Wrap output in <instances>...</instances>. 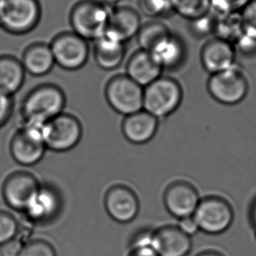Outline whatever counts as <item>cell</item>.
Listing matches in <instances>:
<instances>
[{"mask_svg":"<svg viewBox=\"0 0 256 256\" xmlns=\"http://www.w3.org/2000/svg\"><path fill=\"white\" fill-rule=\"evenodd\" d=\"M160 120L144 110L125 116L122 132L125 138L134 144L149 142L156 135Z\"/></svg>","mask_w":256,"mask_h":256,"instance_id":"e0dca14e","label":"cell"},{"mask_svg":"<svg viewBox=\"0 0 256 256\" xmlns=\"http://www.w3.org/2000/svg\"><path fill=\"white\" fill-rule=\"evenodd\" d=\"M21 62L26 72L34 76L48 74L56 65L50 46L42 42L28 46L23 52Z\"/></svg>","mask_w":256,"mask_h":256,"instance_id":"44dd1931","label":"cell"},{"mask_svg":"<svg viewBox=\"0 0 256 256\" xmlns=\"http://www.w3.org/2000/svg\"><path fill=\"white\" fill-rule=\"evenodd\" d=\"M110 12L98 0H80L70 12L72 32L86 40H96L104 36Z\"/></svg>","mask_w":256,"mask_h":256,"instance_id":"7a4b0ae2","label":"cell"},{"mask_svg":"<svg viewBox=\"0 0 256 256\" xmlns=\"http://www.w3.org/2000/svg\"><path fill=\"white\" fill-rule=\"evenodd\" d=\"M194 218L202 232L208 234H220L232 225L234 210L225 198L210 196L200 200Z\"/></svg>","mask_w":256,"mask_h":256,"instance_id":"9c48e42d","label":"cell"},{"mask_svg":"<svg viewBox=\"0 0 256 256\" xmlns=\"http://www.w3.org/2000/svg\"><path fill=\"white\" fill-rule=\"evenodd\" d=\"M152 246L158 256H186L192 243L178 226H164L153 232Z\"/></svg>","mask_w":256,"mask_h":256,"instance_id":"2e32d148","label":"cell"},{"mask_svg":"<svg viewBox=\"0 0 256 256\" xmlns=\"http://www.w3.org/2000/svg\"><path fill=\"white\" fill-rule=\"evenodd\" d=\"M26 70L20 60L0 56V93L12 96L24 84Z\"/></svg>","mask_w":256,"mask_h":256,"instance_id":"603a6c76","label":"cell"},{"mask_svg":"<svg viewBox=\"0 0 256 256\" xmlns=\"http://www.w3.org/2000/svg\"><path fill=\"white\" fill-rule=\"evenodd\" d=\"M14 111L12 96L0 93V128L9 121Z\"/></svg>","mask_w":256,"mask_h":256,"instance_id":"d6a6232c","label":"cell"},{"mask_svg":"<svg viewBox=\"0 0 256 256\" xmlns=\"http://www.w3.org/2000/svg\"><path fill=\"white\" fill-rule=\"evenodd\" d=\"M104 206L110 217L122 224L134 220L140 209L138 195L124 184H114L107 190Z\"/></svg>","mask_w":256,"mask_h":256,"instance_id":"8fae6325","label":"cell"},{"mask_svg":"<svg viewBox=\"0 0 256 256\" xmlns=\"http://www.w3.org/2000/svg\"><path fill=\"white\" fill-rule=\"evenodd\" d=\"M124 43L104 34L94 42V56L97 65L106 71L116 70L124 62Z\"/></svg>","mask_w":256,"mask_h":256,"instance_id":"7402d4cb","label":"cell"},{"mask_svg":"<svg viewBox=\"0 0 256 256\" xmlns=\"http://www.w3.org/2000/svg\"><path fill=\"white\" fill-rule=\"evenodd\" d=\"M42 18L38 0H0V26L12 34L34 30Z\"/></svg>","mask_w":256,"mask_h":256,"instance_id":"277c9868","label":"cell"},{"mask_svg":"<svg viewBox=\"0 0 256 256\" xmlns=\"http://www.w3.org/2000/svg\"><path fill=\"white\" fill-rule=\"evenodd\" d=\"M200 200L197 189L186 181L170 184L164 194L167 211L178 220L194 216Z\"/></svg>","mask_w":256,"mask_h":256,"instance_id":"4fadbf2b","label":"cell"},{"mask_svg":"<svg viewBox=\"0 0 256 256\" xmlns=\"http://www.w3.org/2000/svg\"><path fill=\"white\" fill-rule=\"evenodd\" d=\"M20 226L12 215L0 211V246L15 239L18 234Z\"/></svg>","mask_w":256,"mask_h":256,"instance_id":"f1b7e54d","label":"cell"},{"mask_svg":"<svg viewBox=\"0 0 256 256\" xmlns=\"http://www.w3.org/2000/svg\"><path fill=\"white\" fill-rule=\"evenodd\" d=\"M208 90L215 100L231 106L244 100L248 92V82L242 71L234 66L211 74Z\"/></svg>","mask_w":256,"mask_h":256,"instance_id":"ba28073f","label":"cell"},{"mask_svg":"<svg viewBox=\"0 0 256 256\" xmlns=\"http://www.w3.org/2000/svg\"><path fill=\"white\" fill-rule=\"evenodd\" d=\"M49 46L56 64L63 70H80L88 60L90 46L88 40L74 32H63L56 35Z\"/></svg>","mask_w":256,"mask_h":256,"instance_id":"30bf717a","label":"cell"},{"mask_svg":"<svg viewBox=\"0 0 256 256\" xmlns=\"http://www.w3.org/2000/svg\"><path fill=\"white\" fill-rule=\"evenodd\" d=\"M224 256L222 254L218 253V252H216V251H204V252H202V253L198 254V256Z\"/></svg>","mask_w":256,"mask_h":256,"instance_id":"74e56055","label":"cell"},{"mask_svg":"<svg viewBox=\"0 0 256 256\" xmlns=\"http://www.w3.org/2000/svg\"><path fill=\"white\" fill-rule=\"evenodd\" d=\"M65 106L66 96L60 86L48 84L35 86L22 102L23 124L45 125L64 112Z\"/></svg>","mask_w":256,"mask_h":256,"instance_id":"6da1fadb","label":"cell"},{"mask_svg":"<svg viewBox=\"0 0 256 256\" xmlns=\"http://www.w3.org/2000/svg\"><path fill=\"white\" fill-rule=\"evenodd\" d=\"M139 14L152 20H160L174 14L170 0H136Z\"/></svg>","mask_w":256,"mask_h":256,"instance_id":"4316f807","label":"cell"},{"mask_svg":"<svg viewBox=\"0 0 256 256\" xmlns=\"http://www.w3.org/2000/svg\"><path fill=\"white\" fill-rule=\"evenodd\" d=\"M215 37L231 42L234 45L243 34L242 24L239 14L217 16L215 26Z\"/></svg>","mask_w":256,"mask_h":256,"instance_id":"d4e9b609","label":"cell"},{"mask_svg":"<svg viewBox=\"0 0 256 256\" xmlns=\"http://www.w3.org/2000/svg\"><path fill=\"white\" fill-rule=\"evenodd\" d=\"M40 186V184L34 174L26 170L15 172L4 181V200L10 208L24 212Z\"/></svg>","mask_w":256,"mask_h":256,"instance_id":"7c38bea8","label":"cell"},{"mask_svg":"<svg viewBox=\"0 0 256 256\" xmlns=\"http://www.w3.org/2000/svg\"><path fill=\"white\" fill-rule=\"evenodd\" d=\"M174 14L187 21L202 17L212 12L211 0H170Z\"/></svg>","mask_w":256,"mask_h":256,"instance_id":"484cf974","label":"cell"},{"mask_svg":"<svg viewBox=\"0 0 256 256\" xmlns=\"http://www.w3.org/2000/svg\"><path fill=\"white\" fill-rule=\"evenodd\" d=\"M183 100V90L178 80L160 76L152 84L144 88L142 110L158 120L174 113Z\"/></svg>","mask_w":256,"mask_h":256,"instance_id":"3957f363","label":"cell"},{"mask_svg":"<svg viewBox=\"0 0 256 256\" xmlns=\"http://www.w3.org/2000/svg\"><path fill=\"white\" fill-rule=\"evenodd\" d=\"M44 125L23 124L10 142V152L14 161L22 166L38 164L45 155L46 147L43 139Z\"/></svg>","mask_w":256,"mask_h":256,"instance_id":"52a82bcc","label":"cell"},{"mask_svg":"<svg viewBox=\"0 0 256 256\" xmlns=\"http://www.w3.org/2000/svg\"><path fill=\"white\" fill-rule=\"evenodd\" d=\"M60 197L58 190L49 186H40L24 212L30 222H44L59 212Z\"/></svg>","mask_w":256,"mask_h":256,"instance_id":"ac0fdd59","label":"cell"},{"mask_svg":"<svg viewBox=\"0 0 256 256\" xmlns=\"http://www.w3.org/2000/svg\"><path fill=\"white\" fill-rule=\"evenodd\" d=\"M108 104L116 113L125 116L142 110L144 88L127 74L112 77L105 86Z\"/></svg>","mask_w":256,"mask_h":256,"instance_id":"8992f818","label":"cell"},{"mask_svg":"<svg viewBox=\"0 0 256 256\" xmlns=\"http://www.w3.org/2000/svg\"><path fill=\"white\" fill-rule=\"evenodd\" d=\"M163 70L156 63L150 52L140 49L128 59L126 74L132 80L146 88L162 76Z\"/></svg>","mask_w":256,"mask_h":256,"instance_id":"d6986e66","label":"cell"},{"mask_svg":"<svg viewBox=\"0 0 256 256\" xmlns=\"http://www.w3.org/2000/svg\"><path fill=\"white\" fill-rule=\"evenodd\" d=\"M170 34V28L166 23L160 20H152L142 23L136 38L140 49L150 52L156 44Z\"/></svg>","mask_w":256,"mask_h":256,"instance_id":"cb8c5ba5","label":"cell"},{"mask_svg":"<svg viewBox=\"0 0 256 256\" xmlns=\"http://www.w3.org/2000/svg\"><path fill=\"white\" fill-rule=\"evenodd\" d=\"M251 0H211L212 12L217 16L239 14Z\"/></svg>","mask_w":256,"mask_h":256,"instance_id":"4dcf8cb0","label":"cell"},{"mask_svg":"<svg viewBox=\"0 0 256 256\" xmlns=\"http://www.w3.org/2000/svg\"><path fill=\"white\" fill-rule=\"evenodd\" d=\"M252 218H253V222L256 226V203L254 206L253 210H252Z\"/></svg>","mask_w":256,"mask_h":256,"instance_id":"f35d334b","label":"cell"},{"mask_svg":"<svg viewBox=\"0 0 256 256\" xmlns=\"http://www.w3.org/2000/svg\"><path fill=\"white\" fill-rule=\"evenodd\" d=\"M243 32L256 40V0H251L240 12Z\"/></svg>","mask_w":256,"mask_h":256,"instance_id":"f546056e","label":"cell"},{"mask_svg":"<svg viewBox=\"0 0 256 256\" xmlns=\"http://www.w3.org/2000/svg\"><path fill=\"white\" fill-rule=\"evenodd\" d=\"M150 52L163 71L178 68L186 57L184 42L172 32L156 44Z\"/></svg>","mask_w":256,"mask_h":256,"instance_id":"ffe728a7","label":"cell"},{"mask_svg":"<svg viewBox=\"0 0 256 256\" xmlns=\"http://www.w3.org/2000/svg\"><path fill=\"white\" fill-rule=\"evenodd\" d=\"M181 231H183L188 236H192L200 230L194 216L180 220V224L178 226Z\"/></svg>","mask_w":256,"mask_h":256,"instance_id":"d590c367","label":"cell"},{"mask_svg":"<svg viewBox=\"0 0 256 256\" xmlns=\"http://www.w3.org/2000/svg\"><path fill=\"white\" fill-rule=\"evenodd\" d=\"M23 244L20 239H14L2 245V256H20Z\"/></svg>","mask_w":256,"mask_h":256,"instance_id":"e575fe53","label":"cell"},{"mask_svg":"<svg viewBox=\"0 0 256 256\" xmlns=\"http://www.w3.org/2000/svg\"><path fill=\"white\" fill-rule=\"evenodd\" d=\"M190 34L197 38H204L209 34H214L217 15L211 12L204 16L192 20L187 21Z\"/></svg>","mask_w":256,"mask_h":256,"instance_id":"83f0119b","label":"cell"},{"mask_svg":"<svg viewBox=\"0 0 256 256\" xmlns=\"http://www.w3.org/2000/svg\"><path fill=\"white\" fill-rule=\"evenodd\" d=\"M153 231L149 229H144L141 232L136 234L134 238L132 239V250L139 248H146L152 246V242Z\"/></svg>","mask_w":256,"mask_h":256,"instance_id":"836d02e7","label":"cell"},{"mask_svg":"<svg viewBox=\"0 0 256 256\" xmlns=\"http://www.w3.org/2000/svg\"><path fill=\"white\" fill-rule=\"evenodd\" d=\"M82 125L73 114L62 112L43 127V139L46 149L65 152L74 149L82 136Z\"/></svg>","mask_w":256,"mask_h":256,"instance_id":"5b68a950","label":"cell"},{"mask_svg":"<svg viewBox=\"0 0 256 256\" xmlns=\"http://www.w3.org/2000/svg\"><path fill=\"white\" fill-rule=\"evenodd\" d=\"M142 24L138 10L132 6H122L111 10L104 34L126 44L136 37Z\"/></svg>","mask_w":256,"mask_h":256,"instance_id":"5bb4252c","label":"cell"},{"mask_svg":"<svg viewBox=\"0 0 256 256\" xmlns=\"http://www.w3.org/2000/svg\"><path fill=\"white\" fill-rule=\"evenodd\" d=\"M128 256H158V254L153 250L152 246H146V248H139L132 250V253Z\"/></svg>","mask_w":256,"mask_h":256,"instance_id":"8d00e7d4","label":"cell"},{"mask_svg":"<svg viewBox=\"0 0 256 256\" xmlns=\"http://www.w3.org/2000/svg\"><path fill=\"white\" fill-rule=\"evenodd\" d=\"M20 256H56V252L48 242L35 240L24 244Z\"/></svg>","mask_w":256,"mask_h":256,"instance_id":"1f68e13d","label":"cell"},{"mask_svg":"<svg viewBox=\"0 0 256 256\" xmlns=\"http://www.w3.org/2000/svg\"><path fill=\"white\" fill-rule=\"evenodd\" d=\"M236 49L231 42L214 37L201 49L202 66L210 74L218 73L234 66Z\"/></svg>","mask_w":256,"mask_h":256,"instance_id":"9a60e30c","label":"cell"}]
</instances>
